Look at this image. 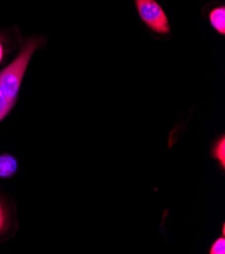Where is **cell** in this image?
Listing matches in <instances>:
<instances>
[{"mask_svg": "<svg viewBox=\"0 0 225 254\" xmlns=\"http://www.w3.org/2000/svg\"><path fill=\"white\" fill-rule=\"evenodd\" d=\"M210 253L211 254H224L225 253V239L224 237H221L217 239L212 247L210 248Z\"/></svg>", "mask_w": 225, "mask_h": 254, "instance_id": "obj_6", "label": "cell"}, {"mask_svg": "<svg viewBox=\"0 0 225 254\" xmlns=\"http://www.w3.org/2000/svg\"><path fill=\"white\" fill-rule=\"evenodd\" d=\"M6 40L2 33H0V65H1L5 59L6 56Z\"/></svg>", "mask_w": 225, "mask_h": 254, "instance_id": "obj_8", "label": "cell"}, {"mask_svg": "<svg viewBox=\"0 0 225 254\" xmlns=\"http://www.w3.org/2000/svg\"><path fill=\"white\" fill-rule=\"evenodd\" d=\"M137 11L141 19L153 31L159 34H168L170 25L163 8L155 0H135Z\"/></svg>", "mask_w": 225, "mask_h": 254, "instance_id": "obj_2", "label": "cell"}, {"mask_svg": "<svg viewBox=\"0 0 225 254\" xmlns=\"http://www.w3.org/2000/svg\"><path fill=\"white\" fill-rule=\"evenodd\" d=\"M18 169L17 159L11 154L0 155V179H10Z\"/></svg>", "mask_w": 225, "mask_h": 254, "instance_id": "obj_3", "label": "cell"}, {"mask_svg": "<svg viewBox=\"0 0 225 254\" xmlns=\"http://www.w3.org/2000/svg\"><path fill=\"white\" fill-rule=\"evenodd\" d=\"M7 223V215L6 211L2 205V202L0 201V235L4 231Z\"/></svg>", "mask_w": 225, "mask_h": 254, "instance_id": "obj_7", "label": "cell"}, {"mask_svg": "<svg viewBox=\"0 0 225 254\" xmlns=\"http://www.w3.org/2000/svg\"><path fill=\"white\" fill-rule=\"evenodd\" d=\"M209 19L213 28L220 34L225 33V8L223 6L213 9L209 14Z\"/></svg>", "mask_w": 225, "mask_h": 254, "instance_id": "obj_4", "label": "cell"}, {"mask_svg": "<svg viewBox=\"0 0 225 254\" xmlns=\"http://www.w3.org/2000/svg\"><path fill=\"white\" fill-rule=\"evenodd\" d=\"M44 42L43 38L27 40L15 59L0 71V123L14 108L30 61Z\"/></svg>", "mask_w": 225, "mask_h": 254, "instance_id": "obj_1", "label": "cell"}, {"mask_svg": "<svg viewBox=\"0 0 225 254\" xmlns=\"http://www.w3.org/2000/svg\"><path fill=\"white\" fill-rule=\"evenodd\" d=\"M213 156L221 163L222 167L225 166V139L222 137L220 141L215 145V148L213 149Z\"/></svg>", "mask_w": 225, "mask_h": 254, "instance_id": "obj_5", "label": "cell"}]
</instances>
